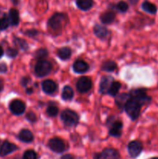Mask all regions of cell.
Wrapping results in <instances>:
<instances>
[{
    "mask_svg": "<svg viewBox=\"0 0 158 159\" xmlns=\"http://www.w3.org/2000/svg\"><path fill=\"white\" fill-rule=\"evenodd\" d=\"M143 151V144L139 141H133L128 144V152L132 158H136Z\"/></svg>",
    "mask_w": 158,
    "mask_h": 159,
    "instance_id": "obj_10",
    "label": "cell"
},
{
    "mask_svg": "<svg viewBox=\"0 0 158 159\" xmlns=\"http://www.w3.org/2000/svg\"><path fill=\"white\" fill-rule=\"evenodd\" d=\"M116 9L120 12H125L129 9V5L125 1H119L116 5Z\"/></svg>",
    "mask_w": 158,
    "mask_h": 159,
    "instance_id": "obj_28",
    "label": "cell"
},
{
    "mask_svg": "<svg viewBox=\"0 0 158 159\" xmlns=\"http://www.w3.org/2000/svg\"><path fill=\"white\" fill-rule=\"evenodd\" d=\"M77 8L82 11H88L92 8L94 5L93 0H76Z\"/></svg>",
    "mask_w": 158,
    "mask_h": 159,
    "instance_id": "obj_20",
    "label": "cell"
},
{
    "mask_svg": "<svg viewBox=\"0 0 158 159\" xmlns=\"http://www.w3.org/2000/svg\"><path fill=\"white\" fill-rule=\"evenodd\" d=\"M23 159H37V155L34 151L27 150L23 154Z\"/></svg>",
    "mask_w": 158,
    "mask_h": 159,
    "instance_id": "obj_31",
    "label": "cell"
},
{
    "mask_svg": "<svg viewBox=\"0 0 158 159\" xmlns=\"http://www.w3.org/2000/svg\"><path fill=\"white\" fill-rule=\"evenodd\" d=\"M9 20L12 26H17L20 23V13L16 9H11L9 12Z\"/></svg>",
    "mask_w": 158,
    "mask_h": 159,
    "instance_id": "obj_21",
    "label": "cell"
},
{
    "mask_svg": "<svg viewBox=\"0 0 158 159\" xmlns=\"http://www.w3.org/2000/svg\"><path fill=\"white\" fill-rule=\"evenodd\" d=\"M129 3L131 5H136L138 3V2H139V0H129Z\"/></svg>",
    "mask_w": 158,
    "mask_h": 159,
    "instance_id": "obj_40",
    "label": "cell"
},
{
    "mask_svg": "<svg viewBox=\"0 0 158 159\" xmlns=\"http://www.w3.org/2000/svg\"><path fill=\"white\" fill-rule=\"evenodd\" d=\"M26 93H27V94H32L33 93V89L32 88H29L26 89Z\"/></svg>",
    "mask_w": 158,
    "mask_h": 159,
    "instance_id": "obj_41",
    "label": "cell"
},
{
    "mask_svg": "<svg viewBox=\"0 0 158 159\" xmlns=\"http://www.w3.org/2000/svg\"><path fill=\"white\" fill-rule=\"evenodd\" d=\"M92 86L91 80L88 77H81L76 83V88L80 93H86Z\"/></svg>",
    "mask_w": 158,
    "mask_h": 159,
    "instance_id": "obj_7",
    "label": "cell"
},
{
    "mask_svg": "<svg viewBox=\"0 0 158 159\" xmlns=\"http://www.w3.org/2000/svg\"><path fill=\"white\" fill-rule=\"evenodd\" d=\"M59 110L56 106H50L48 108L46 109V114L51 117H54L58 114Z\"/></svg>",
    "mask_w": 158,
    "mask_h": 159,
    "instance_id": "obj_30",
    "label": "cell"
},
{
    "mask_svg": "<svg viewBox=\"0 0 158 159\" xmlns=\"http://www.w3.org/2000/svg\"><path fill=\"white\" fill-rule=\"evenodd\" d=\"M119 152L114 148H105L100 153L96 154L94 159H119Z\"/></svg>",
    "mask_w": 158,
    "mask_h": 159,
    "instance_id": "obj_8",
    "label": "cell"
},
{
    "mask_svg": "<svg viewBox=\"0 0 158 159\" xmlns=\"http://www.w3.org/2000/svg\"><path fill=\"white\" fill-rule=\"evenodd\" d=\"M7 71V67H6V64H0V72L4 73Z\"/></svg>",
    "mask_w": 158,
    "mask_h": 159,
    "instance_id": "obj_37",
    "label": "cell"
},
{
    "mask_svg": "<svg viewBox=\"0 0 158 159\" xmlns=\"http://www.w3.org/2000/svg\"><path fill=\"white\" fill-rule=\"evenodd\" d=\"M15 44L18 45L22 50H26L28 48V44L24 40L20 38H15Z\"/></svg>",
    "mask_w": 158,
    "mask_h": 159,
    "instance_id": "obj_32",
    "label": "cell"
},
{
    "mask_svg": "<svg viewBox=\"0 0 158 159\" xmlns=\"http://www.w3.org/2000/svg\"><path fill=\"white\" fill-rule=\"evenodd\" d=\"M141 107H142V105L137 100L130 98L128 102L125 103L124 109H125L127 115L133 120H135L139 117V114H140Z\"/></svg>",
    "mask_w": 158,
    "mask_h": 159,
    "instance_id": "obj_2",
    "label": "cell"
},
{
    "mask_svg": "<svg viewBox=\"0 0 158 159\" xmlns=\"http://www.w3.org/2000/svg\"><path fill=\"white\" fill-rule=\"evenodd\" d=\"M6 54L9 56V57H15L18 54V51L15 48H9L6 50Z\"/></svg>",
    "mask_w": 158,
    "mask_h": 159,
    "instance_id": "obj_33",
    "label": "cell"
},
{
    "mask_svg": "<svg viewBox=\"0 0 158 159\" xmlns=\"http://www.w3.org/2000/svg\"><path fill=\"white\" fill-rule=\"evenodd\" d=\"M3 53H4V51H3V49H2V47L0 46V58H1V57H2V55H3Z\"/></svg>",
    "mask_w": 158,
    "mask_h": 159,
    "instance_id": "obj_42",
    "label": "cell"
},
{
    "mask_svg": "<svg viewBox=\"0 0 158 159\" xmlns=\"http://www.w3.org/2000/svg\"><path fill=\"white\" fill-rule=\"evenodd\" d=\"M29 81H30V79H29V78H27V77L23 78L21 80V85H23V87H26V85H28V83L29 82Z\"/></svg>",
    "mask_w": 158,
    "mask_h": 159,
    "instance_id": "obj_36",
    "label": "cell"
},
{
    "mask_svg": "<svg viewBox=\"0 0 158 159\" xmlns=\"http://www.w3.org/2000/svg\"><path fill=\"white\" fill-rule=\"evenodd\" d=\"M26 119H27L29 122L34 123L37 120V116H36L35 113H33V112H29V113H27V115H26Z\"/></svg>",
    "mask_w": 158,
    "mask_h": 159,
    "instance_id": "obj_34",
    "label": "cell"
},
{
    "mask_svg": "<svg viewBox=\"0 0 158 159\" xmlns=\"http://www.w3.org/2000/svg\"><path fill=\"white\" fill-rule=\"evenodd\" d=\"M57 85L51 79H46L42 82V89L46 94H52L57 90Z\"/></svg>",
    "mask_w": 158,
    "mask_h": 159,
    "instance_id": "obj_13",
    "label": "cell"
},
{
    "mask_svg": "<svg viewBox=\"0 0 158 159\" xmlns=\"http://www.w3.org/2000/svg\"><path fill=\"white\" fill-rule=\"evenodd\" d=\"M25 34H26V35L29 36V37H33L37 36V34H38V31H37V30H26V32L25 33Z\"/></svg>",
    "mask_w": 158,
    "mask_h": 159,
    "instance_id": "obj_35",
    "label": "cell"
},
{
    "mask_svg": "<svg viewBox=\"0 0 158 159\" xmlns=\"http://www.w3.org/2000/svg\"><path fill=\"white\" fill-rule=\"evenodd\" d=\"M116 63L113 61H106L102 65V70L107 72H111L116 69Z\"/></svg>",
    "mask_w": 158,
    "mask_h": 159,
    "instance_id": "obj_25",
    "label": "cell"
},
{
    "mask_svg": "<svg viewBox=\"0 0 158 159\" xmlns=\"http://www.w3.org/2000/svg\"><path fill=\"white\" fill-rule=\"evenodd\" d=\"M4 88V84H3V81L0 79V92H2Z\"/></svg>",
    "mask_w": 158,
    "mask_h": 159,
    "instance_id": "obj_39",
    "label": "cell"
},
{
    "mask_svg": "<svg viewBox=\"0 0 158 159\" xmlns=\"http://www.w3.org/2000/svg\"><path fill=\"white\" fill-rule=\"evenodd\" d=\"M9 110L13 114L21 115L26 110V105L24 102L20 99H14L9 104Z\"/></svg>",
    "mask_w": 158,
    "mask_h": 159,
    "instance_id": "obj_9",
    "label": "cell"
},
{
    "mask_svg": "<svg viewBox=\"0 0 158 159\" xmlns=\"http://www.w3.org/2000/svg\"><path fill=\"white\" fill-rule=\"evenodd\" d=\"M121 83L119 82H113L112 84L110 86L109 89H108V94H109L112 96H116L119 93V89H121Z\"/></svg>",
    "mask_w": 158,
    "mask_h": 159,
    "instance_id": "obj_26",
    "label": "cell"
},
{
    "mask_svg": "<svg viewBox=\"0 0 158 159\" xmlns=\"http://www.w3.org/2000/svg\"><path fill=\"white\" fill-rule=\"evenodd\" d=\"M113 82V78L110 75H105L102 77L99 84V93L102 94L108 93V89Z\"/></svg>",
    "mask_w": 158,
    "mask_h": 159,
    "instance_id": "obj_11",
    "label": "cell"
},
{
    "mask_svg": "<svg viewBox=\"0 0 158 159\" xmlns=\"http://www.w3.org/2000/svg\"><path fill=\"white\" fill-rule=\"evenodd\" d=\"M34 54H35L34 56H35L36 58L39 59V60H43V58L48 56V51L45 48H40V49L36 51Z\"/></svg>",
    "mask_w": 158,
    "mask_h": 159,
    "instance_id": "obj_27",
    "label": "cell"
},
{
    "mask_svg": "<svg viewBox=\"0 0 158 159\" xmlns=\"http://www.w3.org/2000/svg\"><path fill=\"white\" fill-rule=\"evenodd\" d=\"M141 8L143 11H145L147 13L152 14V15H154L157 12V7L155 4L152 3L151 2L148 1V0H145L143 2L141 5Z\"/></svg>",
    "mask_w": 158,
    "mask_h": 159,
    "instance_id": "obj_19",
    "label": "cell"
},
{
    "mask_svg": "<svg viewBox=\"0 0 158 159\" xmlns=\"http://www.w3.org/2000/svg\"><path fill=\"white\" fill-rule=\"evenodd\" d=\"M68 16L66 14L62 12H56L47 22V26L54 33H60L63 28L64 25L67 22Z\"/></svg>",
    "mask_w": 158,
    "mask_h": 159,
    "instance_id": "obj_1",
    "label": "cell"
},
{
    "mask_svg": "<svg viewBox=\"0 0 158 159\" xmlns=\"http://www.w3.org/2000/svg\"><path fill=\"white\" fill-rule=\"evenodd\" d=\"M52 64L46 60H39L35 65L34 71L37 77H44L50 74L52 70Z\"/></svg>",
    "mask_w": 158,
    "mask_h": 159,
    "instance_id": "obj_4",
    "label": "cell"
},
{
    "mask_svg": "<svg viewBox=\"0 0 158 159\" xmlns=\"http://www.w3.org/2000/svg\"><path fill=\"white\" fill-rule=\"evenodd\" d=\"M116 13L112 10H108L102 13L100 16V20L102 24H111L115 21Z\"/></svg>",
    "mask_w": 158,
    "mask_h": 159,
    "instance_id": "obj_16",
    "label": "cell"
},
{
    "mask_svg": "<svg viewBox=\"0 0 158 159\" xmlns=\"http://www.w3.org/2000/svg\"><path fill=\"white\" fill-rule=\"evenodd\" d=\"M122 123L120 120H116L112 123L109 127V135L116 138H119L122 135Z\"/></svg>",
    "mask_w": 158,
    "mask_h": 159,
    "instance_id": "obj_12",
    "label": "cell"
},
{
    "mask_svg": "<svg viewBox=\"0 0 158 159\" xmlns=\"http://www.w3.org/2000/svg\"><path fill=\"white\" fill-rule=\"evenodd\" d=\"M12 1L13 2L14 4H15V5L18 4V0H12Z\"/></svg>",
    "mask_w": 158,
    "mask_h": 159,
    "instance_id": "obj_43",
    "label": "cell"
},
{
    "mask_svg": "<svg viewBox=\"0 0 158 159\" xmlns=\"http://www.w3.org/2000/svg\"><path fill=\"white\" fill-rule=\"evenodd\" d=\"M16 150V145L9 142V141H5L2 145L1 148H0V155L1 156H6V155H8L9 154L12 153V152H15Z\"/></svg>",
    "mask_w": 158,
    "mask_h": 159,
    "instance_id": "obj_15",
    "label": "cell"
},
{
    "mask_svg": "<svg viewBox=\"0 0 158 159\" xmlns=\"http://www.w3.org/2000/svg\"><path fill=\"white\" fill-rule=\"evenodd\" d=\"M93 30H94V35H95L97 37H99V38L102 39V40L106 38L107 36H108V34H109L108 30H107V28L100 24L94 25Z\"/></svg>",
    "mask_w": 158,
    "mask_h": 159,
    "instance_id": "obj_17",
    "label": "cell"
},
{
    "mask_svg": "<svg viewBox=\"0 0 158 159\" xmlns=\"http://www.w3.org/2000/svg\"><path fill=\"white\" fill-rule=\"evenodd\" d=\"M62 99L64 100H71L74 97V91L73 89L69 85H65L62 91Z\"/></svg>",
    "mask_w": 158,
    "mask_h": 159,
    "instance_id": "obj_24",
    "label": "cell"
},
{
    "mask_svg": "<svg viewBox=\"0 0 158 159\" xmlns=\"http://www.w3.org/2000/svg\"><path fill=\"white\" fill-rule=\"evenodd\" d=\"M89 69V65L83 60H77L73 65V70L77 74H83Z\"/></svg>",
    "mask_w": 158,
    "mask_h": 159,
    "instance_id": "obj_14",
    "label": "cell"
},
{
    "mask_svg": "<svg viewBox=\"0 0 158 159\" xmlns=\"http://www.w3.org/2000/svg\"><path fill=\"white\" fill-rule=\"evenodd\" d=\"M60 119L67 127H74L77 125L79 120V116L73 110H64L60 114Z\"/></svg>",
    "mask_w": 158,
    "mask_h": 159,
    "instance_id": "obj_3",
    "label": "cell"
},
{
    "mask_svg": "<svg viewBox=\"0 0 158 159\" xmlns=\"http://www.w3.org/2000/svg\"><path fill=\"white\" fill-rule=\"evenodd\" d=\"M61 159H74V157L72 156L71 155H63V156L61 157Z\"/></svg>",
    "mask_w": 158,
    "mask_h": 159,
    "instance_id": "obj_38",
    "label": "cell"
},
{
    "mask_svg": "<svg viewBox=\"0 0 158 159\" xmlns=\"http://www.w3.org/2000/svg\"><path fill=\"white\" fill-rule=\"evenodd\" d=\"M130 97L137 100L139 103L143 106L148 105L151 102V97L147 94V89H136L132 90L129 93Z\"/></svg>",
    "mask_w": 158,
    "mask_h": 159,
    "instance_id": "obj_5",
    "label": "cell"
},
{
    "mask_svg": "<svg viewBox=\"0 0 158 159\" xmlns=\"http://www.w3.org/2000/svg\"><path fill=\"white\" fill-rule=\"evenodd\" d=\"M130 98H131L130 97V95L128 94V93H122V94L119 95V96L116 99V105H117L120 109H123L125 103L128 102V100Z\"/></svg>",
    "mask_w": 158,
    "mask_h": 159,
    "instance_id": "obj_23",
    "label": "cell"
},
{
    "mask_svg": "<svg viewBox=\"0 0 158 159\" xmlns=\"http://www.w3.org/2000/svg\"><path fill=\"white\" fill-rule=\"evenodd\" d=\"M9 25H10V22H9V17L6 16V15L0 19V30H6L9 27Z\"/></svg>",
    "mask_w": 158,
    "mask_h": 159,
    "instance_id": "obj_29",
    "label": "cell"
},
{
    "mask_svg": "<svg viewBox=\"0 0 158 159\" xmlns=\"http://www.w3.org/2000/svg\"><path fill=\"white\" fill-rule=\"evenodd\" d=\"M57 56L59 58L63 61H66L69 59L71 56V50L68 47H64V48H60L57 51Z\"/></svg>",
    "mask_w": 158,
    "mask_h": 159,
    "instance_id": "obj_22",
    "label": "cell"
},
{
    "mask_svg": "<svg viewBox=\"0 0 158 159\" xmlns=\"http://www.w3.org/2000/svg\"><path fill=\"white\" fill-rule=\"evenodd\" d=\"M18 138L20 141L25 143H30L33 141V134L27 129H23L19 134Z\"/></svg>",
    "mask_w": 158,
    "mask_h": 159,
    "instance_id": "obj_18",
    "label": "cell"
},
{
    "mask_svg": "<svg viewBox=\"0 0 158 159\" xmlns=\"http://www.w3.org/2000/svg\"><path fill=\"white\" fill-rule=\"evenodd\" d=\"M48 147L51 151L56 153H61L66 149V144L60 138H54L48 141Z\"/></svg>",
    "mask_w": 158,
    "mask_h": 159,
    "instance_id": "obj_6",
    "label": "cell"
},
{
    "mask_svg": "<svg viewBox=\"0 0 158 159\" xmlns=\"http://www.w3.org/2000/svg\"><path fill=\"white\" fill-rule=\"evenodd\" d=\"M150 159H158V157H153V158H152Z\"/></svg>",
    "mask_w": 158,
    "mask_h": 159,
    "instance_id": "obj_44",
    "label": "cell"
}]
</instances>
